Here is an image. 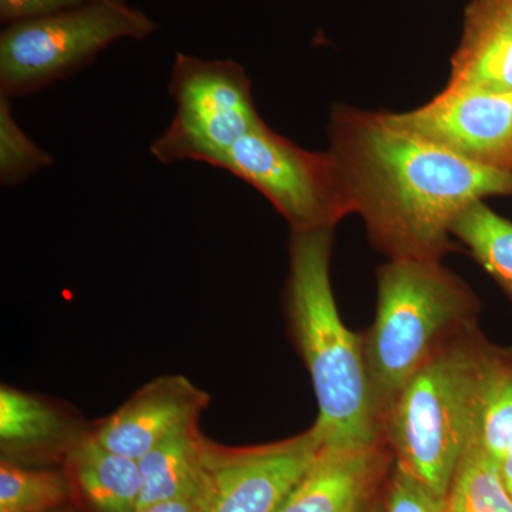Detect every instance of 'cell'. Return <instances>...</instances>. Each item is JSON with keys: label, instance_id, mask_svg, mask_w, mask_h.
Masks as SVG:
<instances>
[{"label": "cell", "instance_id": "1", "mask_svg": "<svg viewBox=\"0 0 512 512\" xmlns=\"http://www.w3.org/2000/svg\"><path fill=\"white\" fill-rule=\"evenodd\" d=\"M333 160L372 247L387 259L443 261L466 208L512 197L511 171L473 163L396 123L390 111L338 103L328 126Z\"/></svg>", "mask_w": 512, "mask_h": 512}, {"label": "cell", "instance_id": "2", "mask_svg": "<svg viewBox=\"0 0 512 512\" xmlns=\"http://www.w3.org/2000/svg\"><path fill=\"white\" fill-rule=\"evenodd\" d=\"M333 229L292 231L286 313L293 342L311 375L319 414L313 426L326 446L383 440L363 333L340 318L330 281Z\"/></svg>", "mask_w": 512, "mask_h": 512}, {"label": "cell", "instance_id": "3", "mask_svg": "<svg viewBox=\"0 0 512 512\" xmlns=\"http://www.w3.org/2000/svg\"><path fill=\"white\" fill-rule=\"evenodd\" d=\"M377 276L372 326L363 333L380 427L407 382L441 349L477 328L480 301L440 261L389 259Z\"/></svg>", "mask_w": 512, "mask_h": 512}, {"label": "cell", "instance_id": "4", "mask_svg": "<svg viewBox=\"0 0 512 512\" xmlns=\"http://www.w3.org/2000/svg\"><path fill=\"white\" fill-rule=\"evenodd\" d=\"M488 345L478 326L458 336L407 382L382 419L394 463L443 500L476 439Z\"/></svg>", "mask_w": 512, "mask_h": 512}, {"label": "cell", "instance_id": "5", "mask_svg": "<svg viewBox=\"0 0 512 512\" xmlns=\"http://www.w3.org/2000/svg\"><path fill=\"white\" fill-rule=\"evenodd\" d=\"M157 25L126 0H96L10 23L0 35V93L10 99L69 79L119 40H143Z\"/></svg>", "mask_w": 512, "mask_h": 512}, {"label": "cell", "instance_id": "6", "mask_svg": "<svg viewBox=\"0 0 512 512\" xmlns=\"http://www.w3.org/2000/svg\"><path fill=\"white\" fill-rule=\"evenodd\" d=\"M168 92L174 117L150 147L163 164L197 161L222 170L235 144L264 123L247 70L234 60L177 53Z\"/></svg>", "mask_w": 512, "mask_h": 512}, {"label": "cell", "instance_id": "7", "mask_svg": "<svg viewBox=\"0 0 512 512\" xmlns=\"http://www.w3.org/2000/svg\"><path fill=\"white\" fill-rule=\"evenodd\" d=\"M222 170L261 192L292 231L335 229L355 214L332 154L296 146L265 121L235 144Z\"/></svg>", "mask_w": 512, "mask_h": 512}, {"label": "cell", "instance_id": "8", "mask_svg": "<svg viewBox=\"0 0 512 512\" xmlns=\"http://www.w3.org/2000/svg\"><path fill=\"white\" fill-rule=\"evenodd\" d=\"M322 446L315 426L264 446L231 448L207 440V512H278Z\"/></svg>", "mask_w": 512, "mask_h": 512}, {"label": "cell", "instance_id": "9", "mask_svg": "<svg viewBox=\"0 0 512 512\" xmlns=\"http://www.w3.org/2000/svg\"><path fill=\"white\" fill-rule=\"evenodd\" d=\"M390 116L457 156L512 173V94L446 86L423 106Z\"/></svg>", "mask_w": 512, "mask_h": 512}, {"label": "cell", "instance_id": "10", "mask_svg": "<svg viewBox=\"0 0 512 512\" xmlns=\"http://www.w3.org/2000/svg\"><path fill=\"white\" fill-rule=\"evenodd\" d=\"M210 396L184 376H161L141 387L93 433L101 446L140 460L161 441L198 426Z\"/></svg>", "mask_w": 512, "mask_h": 512}, {"label": "cell", "instance_id": "11", "mask_svg": "<svg viewBox=\"0 0 512 512\" xmlns=\"http://www.w3.org/2000/svg\"><path fill=\"white\" fill-rule=\"evenodd\" d=\"M393 460L384 440L367 446L323 444L278 512H370Z\"/></svg>", "mask_w": 512, "mask_h": 512}, {"label": "cell", "instance_id": "12", "mask_svg": "<svg viewBox=\"0 0 512 512\" xmlns=\"http://www.w3.org/2000/svg\"><path fill=\"white\" fill-rule=\"evenodd\" d=\"M447 86L512 94V0H470Z\"/></svg>", "mask_w": 512, "mask_h": 512}, {"label": "cell", "instance_id": "13", "mask_svg": "<svg viewBox=\"0 0 512 512\" xmlns=\"http://www.w3.org/2000/svg\"><path fill=\"white\" fill-rule=\"evenodd\" d=\"M207 439L198 426L161 441L138 460L141 494L137 512L180 498H204ZM205 500V498H204Z\"/></svg>", "mask_w": 512, "mask_h": 512}, {"label": "cell", "instance_id": "14", "mask_svg": "<svg viewBox=\"0 0 512 512\" xmlns=\"http://www.w3.org/2000/svg\"><path fill=\"white\" fill-rule=\"evenodd\" d=\"M77 487L96 512H137L141 494L138 461L101 446L92 436L70 453Z\"/></svg>", "mask_w": 512, "mask_h": 512}, {"label": "cell", "instance_id": "15", "mask_svg": "<svg viewBox=\"0 0 512 512\" xmlns=\"http://www.w3.org/2000/svg\"><path fill=\"white\" fill-rule=\"evenodd\" d=\"M473 446L481 448L497 463L512 446V348L491 342L481 375Z\"/></svg>", "mask_w": 512, "mask_h": 512}, {"label": "cell", "instance_id": "16", "mask_svg": "<svg viewBox=\"0 0 512 512\" xmlns=\"http://www.w3.org/2000/svg\"><path fill=\"white\" fill-rule=\"evenodd\" d=\"M453 237L512 302V222L477 201L454 222Z\"/></svg>", "mask_w": 512, "mask_h": 512}, {"label": "cell", "instance_id": "17", "mask_svg": "<svg viewBox=\"0 0 512 512\" xmlns=\"http://www.w3.org/2000/svg\"><path fill=\"white\" fill-rule=\"evenodd\" d=\"M443 507L444 512H512V497L497 461L471 447L448 485Z\"/></svg>", "mask_w": 512, "mask_h": 512}, {"label": "cell", "instance_id": "18", "mask_svg": "<svg viewBox=\"0 0 512 512\" xmlns=\"http://www.w3.org/2000/svg\"><path fill=\"white\" fill-rule=\"evenodd\" d=\"M62 420L43 400L12 387L0 389V440L3 447H22L53 439Z\"/></svg>", "mask_w": 512, "mask_h": 512}, {"label": "cell", "instance_id": "19", "mask_svg": "<svg viewBox=\"0 0 512 512\" xmlns=\"http://www.w3.org/2000/svg\"><path fill=\"white\" fill-rule=\"evenodd\" d=\"M66 498L67 485L59 474L0 464V512H47Z\"/></svg>", "mask_w": 512, "mask_h": 512}, {"label": "cell", "instance_id": "20", "mask_svg": "<svg viewBox=\"0 0 512 512\" xmlns=\"http://www.w3.org/2000/svg\"><path fill=\"white\" fill-rule=\"evenodd\" d=\"M52 164L53 157L13 117L10 97L0 93V183L16 187Z\"/></svg>", "mask_w": 512, "mask_h": 512}, {"label": "cell", "instance_id": "21", "mask_svg": "<svg viewBox=\"0 0 512 512\" xmlns=\"http://www.w3.org/2000/svg\"><path fill=\"white\" fill-rule=\"evenodd\" d=\"M383 512H444L443 498L431 493L426 485L393 461V473Z\"/></svg>", "mask_w": 512, "mask_h": 512}, {"label": "cell", "instance_id": "22", "mask_svg": "<svg viewBox=\"0 0 512 512\" xmlns=\"http://www.w3.org/2000/svg\"><path fill=\"white\" fill-rule=\"evenodd\" d=\"M93 2L96 0H0V20L10 25L22 20L55 15Z\"/></svg>", "mask_w": 512, "mask_h": 512}, {"label": "cell", "instance_id": "23", "mask_svg": "<svg viewBox=\"0 0 512 512\" xmlns=\"http://www.w3.org/2000/svg\"><path fill=\"white\" fill-rule=\"evenodd\" d=\"M138 512H207L204 498H180L150 505Z\"/></svg>", "mask_w": 512, "mask_h": 512}, {"label": "cell", "instance_id": "24", "mask_svg": "<svg viewBox=\"0 0 512 512\" xmlns=\"http://www.w3.org/2000/svg\"><path fill=\"white\" fill-rule=\"evenodd\" d=\"M498 467H500V473L501 477H503L505 488H507L508 493H510L512 497V446L508 448L503 458L498 461Z\"/></svg>", "mask_w": 512, "mask_h": 512}, {"label": "cell", "instance_id": "25", "mask_svg": "<svg viewBox=\"0 0 512 512\" xmlns=\"http://www.w3.org/2000/svg\"><path fill=\"white\" fill-rule=\"evenodd\" d=\"M370 512H383V510L380 507H373V510Z\"/></svg>", "mask_w": 512, "mask_h": 512}]
</instances>
